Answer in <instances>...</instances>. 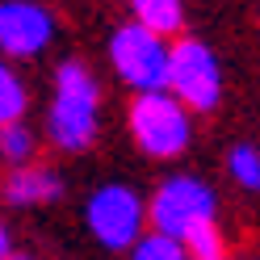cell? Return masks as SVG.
Returning <instances> with one entry per match:
<instances>
[{
	"label": "cell",
	"mask_w": 260,
	"mask_h": 260,
	"mask_svg": "<svg viewBox=\"0 0 260 260\" xmlns=\"http://www.w3.org/2000/svg\"><path fill=\"white\" fill-rule=\"evenodd\" d=\"M96 113H101V88L92 72L76 59H63L55 72V101L46 109V135L59 151H84L96 139Z\"/></svg>",
	"instance_id": "1"
},
{
	"label": "cell",
	"mask_w": 260,
	"mask_h": 260,
	"mask_svg": "<svg viewBox=\"0 0 260 260\" xmlns=\"http://www.w3.org/2000/svg\"><path fill=\"white\" fill-rule=\"evenodd\" d=\"M130 135L151 159H176L189 139H193V126H189V109L168 92H151V96H135L130 101Z\"/></svg>",
	"instance_id": "2"
},
{
	"label": "cell",
	"mask_w": 260,
	"mask_h": 260,
	"mask_svg": "<svg viewBox=\"0 0 260 260\" xmlns=\"http://www.w3.org/2000/svg\"><path fill=\"white\" fill-rule=\"evenodd\" d=\"M168 51L172 46L164 38L147 34L143 25H118L109 38V59H113V72H118L139 96H151V92H168Z\"/></svg>",
	"instance_id": "3"
},
{
	"label": "cell",
	"mask_w": 260,
	"mask_h": 260,
	"mask_svg": "<svg viewBox=\"0 0 260 260\" xmlns=\"http://www.w3.org/2000/svg\"><path fill=\"white\" fill-rule=\"evenodd\" d=\"M168 96H176L189 113H206L222 101V68L206 42L181 38L168 51Z\"/></svg>",
	"instance_id": "4"
},
{
	"label": "cell",
	"mask_w": 260,
	"mask_h": 260,
	"mask_svg": "<svg viewBox=\"0 0 260 260\" xmlns=\"http://www.w3.org/2000/svg\"><path fill=\"white\" fill-rule=\"evenodd\" d=\"M214 189L198 176H168L164 185L155 189V198L147 206V218L155 226V235H168V239H185L193 226H206L214 222Z\"/></svg>",
	"instance_id": "5"
},
{
	"label": "cell",
	"mask_w": 260,
	"mask_h": 260,
	"mask_svg": "<svg viewBox=\"0 0 260 260\" xmlns=\"http://www.w3.org/2000/svg\"><path fill=\"white\" fill-rule=\"evenodd\" d=\"M84 222L92 239L109 252L135 248L143 239V226H147V206L130 185H101L84 206Z\"/></svg>",
	"instance_id": "6"
},
{
	"label": "cell",
	"mask_w": 260,
	"mask_h": 260,
	"mask_svg": "<svg viewBox=\"0 0 260 260\" xmlns=\"http://www.w3.org/2000/svg\"><path fill=\"white\" fill-rule=\"evenodd\" d=\"M55 38V17L38 0H0V51L9 59H34Z\"/></svg>",
	"instance_id": "7"
},
{
	"label": "cell",
	"mask_w": 260,
	"mask_h": 260,
	"mask_svg": "<svg viewBox=\"0 0 260 260\" xmlns=\"http://www.w3.org/2000/svg\"><path fill=\"white\" fill-rule=\"evenodd\" d=\"M63 193V181L55 168H42V164H25V168H13L9 181H5V198L13 206H46Z\"/></svg>",
	"instance_id": "8"
},
{
	"label": "cell",
	"mask_w": 260,
	"mask_h": 260,
	"mask_svg": "<svg viewBox=\"0 0 260 260\" xmlns=\"http://www.w3.org/2000/svg\"><path fill=\"white\" fill-rule=\"evenodd\" d=\"M130 13H135V25H143L155 38H168L185 25V5L181 0H130Z\"/></svg>",
	"instance_id": "9"
},
{
	"label": "cell",
	"mask_w": 260,
	"mask_h": 260,
	"mask_svg": "<svg viewBox=\"0 0 260 260\" xmlns=\"http://www.w3.org/2000/svg\"><path fill=\"white\" fill-rule=\"evenodd\" d=\"M25 105H29V92L21 84V76L0 59V126H13L25 118Z\"/></svg>",
	"instance_id": "10"
},
{
	"label": "cell",
	"mask_w": 260,
	"mask_h": 260,
	"mask_svg": "<svg viewBox=\"0 0 260 260\" xmlns=\"http://www.w3.org/2000/svg\"><path fill=\"white\" fill-rule=\"evenodd\" d=\"M0 159L9 168H25L34 159V135H29V126H21V122L0 126Z\"/></svg>",
	"instance_id": "11"
},
{
	"label": "cell",
	"mask_w": 260,
	"mask_h": 260,
	"mask_svg": "<svg viewBox=\"0 0 260 260\" xmlns=\"http://www.w3.org/2000/svg\"><path fill=\"white\" fill-rule=\"evenodd\" d=\"M130 260H189V252H185V243H181V239H168V235L143 231V239L130 248Z\"/></svg>",
	"instance_id": "12"
},
{
	"label": "cell",
	"mask_w": 260,
	"mask_h": 260,
	"mask_svg": "<svg viewBox=\"0 0 260 260\" xmlns=\"http://www.w3.org/2000/svg\"><path fill=\"white\" fill-rule=\"evenodd\" d=\"M226 168H231V181L260 193V151L248 147V143H239V147L231 151V159H226Z\"/></svg>",
	"instance_id": "13"
},
{
	"label": "cell",
	"mask_w": 260,
	"mask_h": 260,
	"mask_svg": "<svg viewBox=\"0 0 260 260\" xmlns=\"http://www.w3.org/2000/svg\"><path fill=\"white\" fill-rule=\"evenodd\" d=\"M181 243H185L189 260H218V256H222V235H218V226H214V222L193 226V231H189Z\"/></svg>",
	"instance_id": "14"
},
{
	"label": "cell",
	"mask_w": 260,
	"mask_h": 260,
	"mask_svg": "<svg viewBox=\"0 0 260 260\" xmlns=\"http://www.w3.org/2000/svg\"><path fill=\"white\" fill-rule=\"evenodd\" d=\"M13 248H9V231H5V222H0V260H5Z\"/></svg>",
	"instance_id": "15"
},
{
	"label": "cell",
	"mask_w": 260,
	"mask_h": 260,
	"mask_svg": "<svg viewBox=\"0 0 260 260\" xmlns=\"http://www.w3.org/2000/svg\"><path fill=\"white\" fill-rule=\"evenodd\" d=\"M5 260H34V256H25V252H9Z\"/></svg>",
	"instance_id": "16"
},
{
	"label": "cell",
	"mask_w": 260,
	"mask_h": 260,
	"mask_svg": "<svg viewBox=\"0 0 260 260\" xmlns=\"http://www.w3.org/2000/svg\"><path fill=\"white\" fill-rule=\"evenodd\" d=\"M218 260H222V256H218Z\"/></svg>",
	"instance_id": "17"
}]
</instances>
